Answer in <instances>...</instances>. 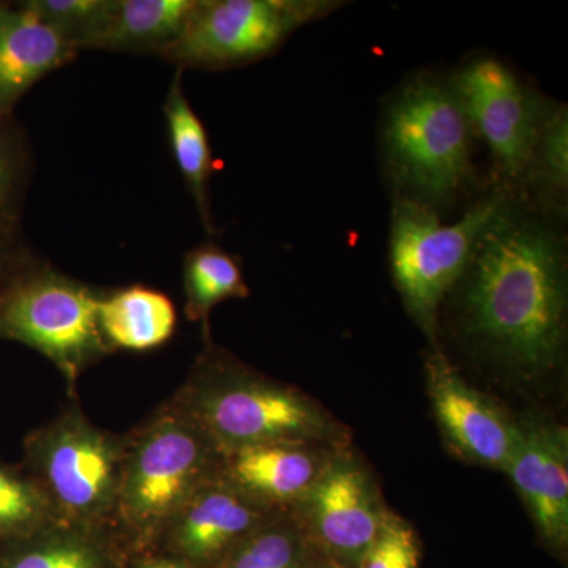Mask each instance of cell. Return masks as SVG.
Returning <instances> with one entry per match:
<instances>
[{"label":"cell","instance_id":"cell-2","mask_svg":"<svg viewBox=\"0 0 568 568\" xmlns=\"http://www.w3.org/2000/svg\"><path fill=\"white\" fill-rule=\"evenodd\" d=\"M181 410L220 455L257 444L349 447V432L320 403L224 358H209Z\"/></svg>","mask_w":568,"mask_h":568},{"label":"cell","instance_id":"cell-29","mask_svg":"<svg viewBox=\"0 0 568 568\" xmlns=\"http://www.w3.org/2000/svg\"><path fill=\"white\" fill-rule=\"evenodd\" d=\"M313 551V549H312ZM308 568H328L325 566L323 560L316 558L315 552H312V559H310Z\"/></svg>","mask_w":568,"mask_h":568},{"label":"cell","instance_id":"cell-8","mask_svg":"<svg viewBox=\"0 0 568 568\" xmlns=\"http://www.w3.org/2000/svg\"><path fill=\"white\" fill-rule=\"evenodd\" d=\"M345 6L334 0H197L178 40L162 52L179 69H227L278 50L302 26Z\"/></svg>","mask_w":568,"mask_h":568},{"label":"cell","instance_id":"cell-28","mask_svg":"<svg viewBox=\"0 0 568 568\" xmlns=\"http://www.w3.org/2000/svg\"><path fill=\"white\" fill-rule=\"evenodd\" d=\"M149 568H192L178 559H153L144 562Z\"/></svg>","mask_w":568,"mask_h":568},{"label":"cell","instance_id":"cell-12","mask_svg":"<svg viewBox=\"0 0 568 568\" xmlns=\"http://www.w3.org/2000/svg\"><path fill=\"white\" fill-rule=\"evenodd\" d=\"M425 373L437 424L450 447L474 465L506 473L517 439L515 420L470 387L437 347L426 357Z\"/></svg>","mask_w":568,"mask_h":568},{"label":"cell","instance_id":"cell-25","mask_svg":"<svg viewBox=\"0 0 568 568\" xmlns=\"http://www.w3.org/2000/svg\"><path fill=\"white\" fill-rule=\"evenodd\" d=\"M24 3L80 51L82 37L102 13L106 0H28Z\"/></svg>","mask_w":568,"mask_h":568},{"label":"cell","instance_id":"cell-3","mask_svg":"<svg viewBox=\"0 0 568 568\" xmlns=\"http://www.w3.org/2000/svg\"><path fill=\"white\" fill-rule=\"evenodd\" d=\"M473 133L454 81L422 74L406 84L383 130L398 196L436 212L454 203L473 175Z\"/></svg>","mask_w":568,"mask_h":568},{"label":"cell","instance_id":"cell-22","mask_svg":"<svg viewBox=\"0 0 568 568\" xmlns=\"http://www.w3.org/2000/svg\"><path fill=\"white\" fill-rule=\"evenodd\" d=\"M523 186L537 194L545 211H566L568 190V115L562 104L545 114L536 151Z\"/></svg>","mask_w":568,"mask_h":568},{"label":"cell","instance_id":"cell-23","mask_svg":"<svg viewBox=\"0 0 568 568\" xmlns=\"http://www.w3.org/2000/svg\"><path fill=\"white\" fill-rule=\"evenodd\" d=\"M50 499L31 476L0 463V540L11 541L50 528Z\"/></svg>","mask_w":568,"mask_h":568},{"label":"cell","instance_id":"cell-5","mask_svg":"<svg viewBox=\"0 0 568 568\" xmlns=\"http://www.w3.org/2000/svg\"><path fill=\"white\" fill-rule=\"evenodd\" d=\"M219 467L220 454L211 440L181 410H171L125 452L114 511L138 536H152L166 528Z\"/></svg>","mask_w":568,"mask_h":568},{"label":"cell","instance_id":"cell-26","mask_svg":"<svg viewBox=\"0 0 568 568\" xmlns=\"http://www.w3.org/2000/svg\"><path fill=\"white\" fill-rule=\"evenodd\" d=\"M6 121L0 119V227H10L13 222V209L24 174L21 145L7 129Z\"/></svg>","mask_w":568,"mask_h":568},{"label":"cell","instance_id":"cell-24","mask_svg":"<svg viewBox=\"0 0 568 568\" xmlns=\"http://www.w3.org/2000/svg\"><path fill=\"white\" fill-rule=\"evenodd\" d=\"M422 544L417 530L405 518L387 510L375 540L357 568H418Z\"/></svg>","mask_w":568,"mask_h":568},{"label":"cell","instance_id":"cell-15","mask_svg":"<svg viewBox=\"0 0 568 568\" xmlns=\"http://www.w3.org/2000/svg\"><path fill=\"white\" fill-rule=\"evenodd\" d=\"M77 54V47L24 2H0V119H9L32 85Z\"/></svg>","mask_w":568,"mask_h":568},{"label":"cell","instance_id":"cell-16","mask_svg":"<svg viewBox=\"0 0 568 568\" xmlns=\"http://www.w3.org/2000/svg\"><path fill=\"white\" fill-rule=\"evenodd\" d=\"M197 0H106L80 50L156 52L181 36Z\"/></svg>","mask_w":568,"mask_h":568},{"label":"cell","instance_id":"cell-27","mask_svg":"<svg viewBox=\"0 0 568 568\" xmlns=\"http://www.w3.org/2000/svg\"><path fill=\"white\" fill-rule=\"evenodd\" d=\"M11 264H13V244H11L10 227H0V290L9 280Z\"/></svg>","mask_w":568,"mask_h":568},{"label":"cell","instance_id":"cell-7","mask_svg":"<svg viewBox=\"0 0 568 568\" xmlns=\"http://www.w3.org/2000/svg\"><path fill=\"white\" fill-rule=\"evenodd\" d=\"M33 480L69 525L92 528L112 514L125 448L78 410L28 437Z\"/></svg>","mask_w":568,"mask_h":568},{"label":"cell","instance_id":"cell-11","mask_svg":"<svg viewBox=\"0 0 568 568\" xmlns=\"http://www.w3.org/2000/svg\"><path fill=\"white\" fill-rule=\"evenodd\" d=\"M278 514L216 474L190 496L163 530L175 559L192 568H216Z\"/></svg>","mask_w":568,"mask_h":568},{"label":"cell","instance_id":"cell-20","mask_svg":"<svg viewBox=\"0 0 568 568\" xmlns=\"http://www.w3.org/2000/svg\"><path fill=\"white\" fill-rule=\"evenodd\" d=\"M183 290L190 321L207 320L222 302L250 295L237 260L211 242L190 250L183 260Z\"/></svg>","mask_w":568,"mask_h":568},{"label":"cell","instance_id":"cell-10","mask_svg":"<svg viewBox=\"0 0 568 568\" xmlns=\"http://www.w3.org/2000/svg\"><path fill=\"white\" fill-rule=\"evenodd\" d=\"M452 81L497 171L508 185L523 186L549 104L493 58L474 59Z\"/></svg>","mask_w":568,"mask_h":568},{"label":"cell","instance_id":"cell-13","mask_svg":"<svg viewBox=\"0 0 568 568\" xmlns=\"http://www.w3.org/2000/svg\"><path fill=\"white\" fill-rule=\"evenodd\" d=\"M517 439L506 474L528 507L536 528L549 547L566 549L568 541V433L544 418L515 422Z\"/></svg>","mask_w":568,"mask_h":568},{"label":"cell","instance_id":"cell-18","mask_svg":"<svg viewBox=\"0 0 568 568\" xmlns=\"http://www.w3.org/2000/svg\"><path fill=\"white\" fill-rule=\"evenodd\" d=\"M163 111L175 163L192 193L205 230L212 233L209 207V181L213 173L211 144L203 121L183 93L181 69L168 91Z\"/></svg>","mask_w":568,"mask_h":568},{"label":"cell","instance_id":"cell-4","mask_svg":"<svg viewBox=\"0 0 568 568\" xmlns=\"http://www.w3.org/2000/svg\"><path fill=\"white\" fill-rule=\"evenodd\" d=\"M497 192L474 204L457 223L444 224L439 212L406 197L392 211L390 265L407 312L429 338L446 295L463 278L481 237L510 204Z\"/></svg>","mask_w":568,"mask_h":568},{"label":"cell","instance_id":"cell-6","mask_svg":"<svg viewBox=\"0 0 568 568\" xmlns=\"http://www.w3.org/2000/svg\"><path fill=\"white\" fill-rule=\"evenodd\" d=\"M100 295L51 268L10 275L0 290V338L13 339L77 379L110 351L99 327Z\"/></svg>","mask_w":568,"mask_h":568},{"label":"cell","instance_id":"cell-21","mask_svg":"<svg viewBox=\"0 0 568 568\" xmlns=\"http://www.w3.org/2000/svg\"><path fill=\"white\" fill-rule=\"evenodd\" d=\"M312 547L297 515L282 511L252 534L216 568H308Z\"/></svg>","mask_w":568,"mask_h":568},{"label":"cell","instance_id":"cell-9","mask_svg":"<svg viewBox=\"0 0 568 568\" xmlns=\"http://www.w3.org/2000/svg\"><path fill=\"white\" fill-rule=\"evenodd\" d=\"M387 510L368 467L347 447L332 455L293 511L317 559L328 568H357Z\"/></svg>","mask_w":568,"mask_h":568},{"label":"cell","instance_id":"cell-17","mask_svg":"<svg viewBox=\"0 0 568 568\" xmlns=\"http://www.w3.org/2000/svg\"><path fill=\"white\" fill-rule=\"evenodd\" d=\"M97 317L110 349H155L173 336L178 324L173 301L141 284L100 295Z\"/></svg>","mask_w":568,"mask_h":568},{"label":"cell","instance_id":"cell-14","mask_svg":"<svg viewBox=\"0 0 568 568\" xmlns=\"http://www.w3.org/2000/svg\"><path fill=\"white\" fill-rule=\"evenodd\" d=\"M336 450L316 443H268L220 455L219 476L275 511L294 510Z\"/></svg>","mask_w":568,"mask_h":568},{"label":"cell","instance_id":"cell-1","mask_svg":"<svg viewBox=\"0 0 568 568\" xmlns=\"http://www.w3.org/2000/svg\"><path fill=\"white\" fill-rule=\"evenodd\" d=\"M463 282V324L488 354L526 377L552 372L567 342L562 239L507 205L481 237Z\"/></svg>","mask_w":568,"mask_h":568},{"label":"cell","instance_id":"cell-19","mask_svg":"<svg viewBox=\"0 0 568 568\" xmlns=\"http://www.w3.org/2000/svg\"><path fill=\"white\" fill-rule=\"evenodd\" d=\"M81 526L39 530L7 541L0 551V568H115L103 541Z\"/></svg>","mask_w":568,"mask_h":568}]
</instances>
